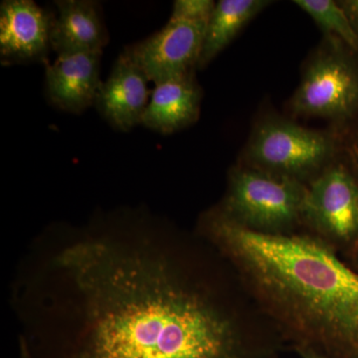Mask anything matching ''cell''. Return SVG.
<instances>
[{
  "mask_svg": "<svg viewBox=\"0 0 358 358\" xmlns=\"http://www.w3.org/2000/svg\"><path fill=\"white\" fill-rule=\"evenodd\" d=\"M315 22L329 34L338 37L350 48L358 50V33L343 7L333 0H294Z\"/></svg>",
  "mask_w": 358,
  "mask_h": 358,
  "instance_id": "14",
  "label": "cell"
},
{
  "mask_svg": "<svg viewBox=\"0 0 358 358\" xmlns=\"http://www.w3.org/2000/svg\"><path fill=\"white\" fill-rule=\"evenodd\" d=\"M51 48L57 55L79 52H100L109 42L98 2L58 0L54 2Z\"/></svg>",
  "mask_w": 358,
  "mask_h": 358,
  "instance_id": "11",
  "label": "cell"
},
{
  "mask_svg": "<svg viewBox=\"0 0 358 358\" xmlns=\"http://www.w3.org/2000/svg\"><path fill=\"white\" fill-rule=\"evenodd\" d=\"M100 52L57 55L45 64V88L52 105L65 112L79 114L95 105L103 81Z\"/></svg>",
  "mask_w": 358,
  "mask_h": 358,
  "instance_id": "9",
  "label": "cell"
},
{
  "mask_svg": "<svg viewBox=\"0 0 358 358\" xmlns=\"http://www.w3.org/2000/svg\"><path fill=\"white\" fill-rule=\"evenodd\" d=\"M211 235L296 348L331 358H358V274L326 241L270 234L224 214Z\"/></svg>",
  "mask_w": 358,
  "mask_h": 358,
  "instance_id": "2",
  "label": "cell"
},
{
  "mask_svg": "<svg viewBox=\"0 0 358 358\" xmlns=\"http://www.w3.org/2000/svg\"><path fill=\"white\" fill-rule=\"evenodd\" d=\"M56 265L73 284L82 326L41 358H270L233 317L166 257L115 240L66 247Z\"/></svg>",
  "mask_w": 358,
  "mask_h": 358,
  "instance_id": "1",
  "label": "cell"
},
{
  "mask_svg": "<svg viewBox=\"0 0 358 358\" xmlns=\"http://www.w3.org/2000/svg\"><path fill=\"white\" fill-rule=\"evenodd\" d=\"M53 13L32 0H6L0 6V60L3 65L48 63Z\"/></svg>",
  "mask_w": 358,
  "mask_h": 358,
  "instance_id": "8",
  "label": "cell"
},
{
  "mask_svg": "<svg viewBox=\"0 0 358 358\" xmlns=\"http://www.w3.org/2000/svg\"><path fill=\"white\" fill-rule=\"evenodd\" d=\"M216 3L212 0H176L169 21L208 23Z\"/></svg>",
  "mask_w": 358,
  "mask_h": 358,
  "instance_id": "15",
  "label": "cell"
},
{
  "mask_svg": "<svg viewBox=\"0 0 358 358\" xmlns=\"http://www.w3.org/2000/svg\"><path fill=\"white\" fill-rule=\"evenodd\" d=\"M206 23L169 21L148 38L124 48V53L155 85L193 72L199 64Z\"/></svg>",
  "mask_w": 358,
  "mask_h": 358,
  "instance_id": "7",
  "label": "cell"
},
{
  "mask_svg": "<svg viewBox=\"0 0 358 358\" xmlns=\"http://www.w3.org/2000/svg\"><path fill=\"white\" fill-rule=\"evenodd\" d=\"M358 108V75L346 59L324 54L308 66L292 99L299 115L343 119Z\"/></svg>",
  "mask_w": 358,
  "mask_h": 358,
  "instance_id": "6",
  "label": "cell"
},
{
  "mask_svg": "<svg viewBox=\"0 0 358 358\" xmlns=\"http://www.w3.org/2000/svg\"><path fill=\"white\" fill-rule=\"evenodd\" d=\"M334 152V141L327 134L273 120L257 128L247 157L268 173L296 179L320 169Z\"/></svg>",
  "mask_w": 358,
  "mask_h": 358,
  "instance_id": "4",
  "label": "cell"
},
{
  "mask_svg": "<svg viewBox=\"0 0 358 358\" xmlns=\"http://www.w3.org/2000/svg\"><path fill=\"white\" fill-rule=\"evenodd\" d=\"M350 159H352L353 166L358 173V133L350 145Z\"/></svg>",
  "mask_w": 358,
  "mask_h": 358,
  "instance_id": "18",
  "label": "cell"
},
{
  "mask_svg": "<svg viewBox=\"0 0 358 358\" xmlns=\"http://www.w3.org/2000/svg\"><path fill=\"white\" fill-rule=\"evenodd\" d=\"M301 219L334 241L358 236V180L341 166L329 167L306 188Z\"/></svg>",
  "mask_w": 358,
  "mask_h": 358,
  "instance_id": "5",
  "label": "cell"
},
{
  "mask_svg": "<svg viewBox=\"0 0 358 358\" xmlns=\"http://www.w3.org/2000/svg\"><path fill=\"white\" fill-rule=\"evenodd\" d=\"M305 190L288 176L236 169L230 173L223 214L249 229L284 234L301 218Z\"/></svg>",
  "mask_w": 358,
  "mask_h": 358,
  "instance_id": "3",
  "label": "cell"
},
{
  "mask_svg": "<svg viewBox=\"0 0 358 358\" xmlns=\"http://www.w3.org/2000/svg\"><path fill=\"white\" fill-rule=\"evenodd\" d=\"M348 17L352 21L355 30L358 33V0H348V1L341 2Z\"/></svg>",
  "mask_w": 358,
  "mask_h": 358,
  "instance_id": "16",
  "label": "cell"
},
{
  "mask_svg": "<svg viewBox=\"0 0 358 358\" xmlns=\"http://www.w3.org/2000/svg\"><path fill=\"white\" fill-rule=\"evenodd\" d=\"M202 92L193 72L155 85L141 124L169 134L197 121Z\"/></svg>",
  "mask_w": 358,
  "mask_h": 358,
  "instance_id": "12",
  "label": "cell"
},
{
  "mask_svg": "<svg viewBox=\"0 0 358 358\" xmlns=\"http://www.w3.org/2000/svg\"><path fill=\"white\" fill-rule=\"evenodd\" d=\"M20 358H33L32 353L30 352L29 346L24 341L20 343Z\"/></svg>",
  "mask_w": 358,
  "mask_h": 358,
  "instance_id": "19",
  "label": "cell"
},
{
  "mask_svg": "<svg viewBox=\"0 0 358 358\" xmlns=\"http://www.w3.org/2000/svg\"><path fill=\"white\" fill-rule=\"evenodd\" d=\"M296 350L301 358H331L324 355V353H320L317 352V350H312V348H296Z\"/></svg>",
  "mask_w": 358,
  "mask_h": 358,
  "instance_id": "17",
  "label": "cell"
},
{
  "mask_svg": "<svg viewBox=\"0 0 358 358\" xmlns=\"http://www.w3.org/2000/svg\"><path fill=\"white\" fill-rule=\"evenodd\" d=\"M267 0H221L205 29L197 68H204L225 49L250 20L270 4Z\"/></svg>",
  "mask_w": 358,
  "mask_h": 358,
  "instance_id": "13",
  "label": "cell"
},
{
  "mask_svg": "<svg viewBox=\"0 0 358 358\" xmlns=\"http://www.w3.org/2000/svg\"><path fill=\"white\" fill-rule=\"evenodd\" d=\"M148 82L143 71L122 52L101 85L96 109L115 129L129 131L143 121L152 96Z\"/></svg>",
  "mask_w": 358,
  "mask_h": 358,
  "instance_id": "10",
  "label": "cell"
}]
</instances>
